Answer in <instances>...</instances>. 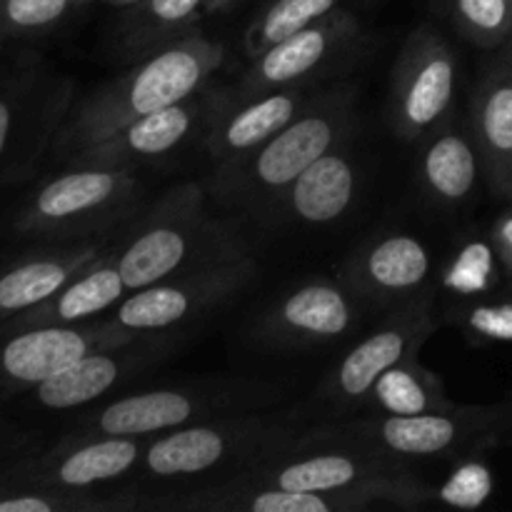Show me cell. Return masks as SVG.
<instances>
[{"label": "cell", "mask_w": 512, "mask_h": 512, "mask_svg": "<svg viewBox=\"0 0 512 512\" xmlns=\"http://www.w3.org/2000/svg\"><path fill=\"white\" fill-rule=\"evenodd\" d=\"M128 295L113 255H103L93 265L70 278L58 293L43 300L35 313L40 325H75L80 320L110 313ZM38 325V328H40Z\"/></svg>", "instance_id": "cb8c5ba5"}, {"label": "cell", "mask_w": 512, "mask_h": 512, "mask_svg": "<svg viewBox=\"0 0 512 512\" xmlns=\"http://www.w3.org/2000/svg\"><path fill=\"white\" fill-rule=\"evenodd\" d=\"M448 320L478 343H512V293L448 308Z\"/></svg>", "instance_id": "83f0119b"}, {"label": "cell", "mask_w": 512, "mask_h": 512, "mask_svg": "<svg viewBox=\"0 0 512 512\" xmlns=\"http://www.w3.org/2000/svg\"><path fill=\"white\" fill-rule=\"evenodd\" d=\"M105 3H108V5H113V8H120V10H125V8H130V5H135V3H138V0H105Z\"/></svg>", "instance_id": "836d02e7"}, {"label": "cell", "mask_w": 512, "mask_h": 512, "mask_svg": "<svg viewBox=\"0 0 512 512\" xmlns=\"http://www.w3.org/2000/svg\"><path fill=\"white\" fill-rule=\"evenodd\" d=\"M430 250L410 233H388L360 245L343 263L338 278L368 308L393 310L435 293Z\"/></svg>", "instance_id": "9a60e30c"}, {"label": "cell", "mask_w": 512, "mask_h": 512, "mask_svg": "<svg viewBox=\"0 0 512 512\" xmlns=\"http://www.w3.org/2000/svg\"><path fill=\"white\" fill-rule=\"evenodd\" d=\"M205 0H138L118 25V53L128 63L150 58L198 33Z\"/></svg>", "instance_id": "7402d4cb"}, {"label": "cell", "mask_w": 512, "mask_h": 512, "mask_svg": "<svg viewBox=\"0 0 512 512\" xmlns=\"http://www.w3.org/2000/svg\"><path fill=\"white\" fill-rule=\"evenodd\" d=\"M488 233L498 248L500 258H503L505 293H512V203L490 220Z\"/></svg>", "instance_id": "4dcf8cb0"}, {"label": "cell", "mask_w": 512, "mask_h": 512, "mask_svg": "<svg viewBox=\"0 0 512 512\" xmlns=\"http://www.w3.org/2000/svg\"><path fill=\"white\" fill-rule=\"evenodd\" d=\"M460 33L478 48L498 50L512 38V0H445Z\"/></svg>", "instance_id": "4316f807"}, {"label": "cell", "mask_w": 512, "mask_h": 512, "mask_svg": "<svg viewBox=\"0 0 512 512\" xmlns=\"http://www.w3.org/2000/svg\"><path fill=\"white\" fill-rule=\"evenodd\" d=\"M225 58V48L203 33H193L170 48L138 60L120 78L100 85L68 125L75 153L118 133L143 115L190 98L208 85Z\"/></svg>", "instance_id": "5b68a950"}, {"label": "cell", "mask_w": 512, "mask_h": 512, "mask_svg": "<svg viewBox=\"0 0 512 512\" xmlns=\"http://www.w3.org/2000/svg\"><path fill=\"white\" fill-rule=\"evenodd\" d=\"M360 35L363 28L353 13L333 10L250 58L248 70L230 90V98L250 100L270 90L310 85V80L333 68L358 43Z\"/></svg>", "instance_id": "7c38bea8"}, {"label": "cell", "mask_w": 512, "mask_h": 512, "mask_svg": "<svg viewBox=\"0 0 512 512\" xmlns=\"http://www.w3.org/2000/svg\"><path fill=\"white\" fill-rule=\"evenodd\" d=\"M128 293L195 270L218 268L250 255L233 218L210 210L200 183H183L160 195L113 253Z\"/></svg>", "instance_id": "6da1fadb"}, {"label": "cell", "mask_w": 512, "mask_h": 512, "mask_svg": "<svg viewBox=\"0 0 512 512\" xmlns=\"http://www.w3.org/2000/svg\"><path fill=\"white\" fill-rule=\"evenodd\" d=\"M10 125H13V113H10L8 105H5L3 100H0V155H3L5 143H8Z\"/></svg>", "instance_id": "1f68e13d"}, {"label": "cell", "mask_w": 512, "mask_h": 512, "mask_svg": "<svg viewBox=\"0 0 512 512\" xmlns=\"http://www.w3.org/2000/svg\"><path fill=\"white\" fill-rule=\"evenodd\" d=\"M458 60L448 40L423 23L408 35L393 63L388 113L398 138L418 143L453 120Z\"/></svg>", "instance_id": "9c48e42d"}, {"label": "cell", "mask_w": 512, "mask_h": 512, "mask_svg": "<svg viewBox=\"0 0 512 512\" xmlns=\"http://www.w3.org/2000/svg\"><path fill=\"white\" fill-rule=\"evenodd\" d=\"M73 0H5V18L23 30L48 28L60 20Z\"/></svg>", "instance_id": "f546056e"}, {"label": "cell", "mask_w": 512, "mask_h": 512, "mask_svg": "<svg viewBox=\"0 0 512 512\" xmlns=\"http://www.w3.org/2000/svg\"><path fill=\"white\" fill-rule=\"evenodd\" d=\"M373 505H385L373 490L350 493H308V490H283L275 485L255 483L243 475L210 480L203 485H188L170 490L163 498L140 500L138 510L163 512H358Z\"/></svg>", "instance_id": "5bb4252c"}, {"label": "cell", "mask_w": 512, "mask_h": 512, "mask_svg": "<svg viewBox=\"0 0 512 512\" xmlns=\"http://www.w3.org/2000/svg\"><path fill=\"white\" fill-rule=\"evenodd\" d=\"M470 133L490 193L512 203V38L500 45L470 95Z\"/></svg>", "instance_id": "e0dca14e"}, {"label": "cell", "mask_w": 512, "mask_h": 512, "mask_svg": "<svg viewBox=\"0 0 512 512\" xmlns=\"http://www.w3.org/2000/svg\"><path fill=\"white\" fill-rule=\"evenodd\" d=\"M258 275L253 255L218 268L175 275L125 295L105 323L133 335L183 333L205 315L238 298Z\"/></svg>", "instance_id": "ba28073f"}, {"label": "cell", "mask_w": 512, "mask_h": 512, "mask_svg": "<svg viewBox=\"0 0 512 512\" xmlns=\"http://www.w3.org/2000/svg\"><path fill=\"white\" fill-rule=\"evenodd\" d=\"M140 200L138 168L78 163L35 195L30 218L60 235H93L133 220Z\"/></svg>", "instance_id": "30bf717a"}, {"label": "cell", "mask_w": 512, "mask_h": 512, "mask_svg": "<svg viewBox=\"0 0 512 512\" xmlns=\"http://www.w3.org/2000/svg\"><path fill=\"white\" fill-rule=\"evenodd\" d=\"M505 290V268L488 230L468 233L450 250L438 273V288L448 298V308L495 298Z\"/></svg>", "instance_id": "603a6c76"}, {"label": "cell", "mask_w": 512, "mask_h": 512, "mask_svg": "<svg viewBox=\"0 0 512 512\" xmlns=\"http://www.w3.org/2000/svg\"><path fill=\"white\" fill-rule=\"evenodd\" d=\"M438 330L435 320V293L425 295L418 303L393 310L368 338L360 340L338 365L328 373V378L315 390L313 400L305 405V413L315 408L320 415L348 418L355 408H365L370 390L388 373L393 365L408 355L420 353L425 340Z\"/></svg>", "instance_id": "52a82bcc"}, {"label": "cell", "mask_w": 512, "mask_h": 512, "mask_svg": "<svg viewBox=\"0 0 512 512\" xmlns=\"http://www.w3.org/2000/svg\"><path fill=\"white\" fill-rule=\"evenodd\" d=\"M305 410L238 413L155 435L145 448L140 475L155 483L223 480L255 468L283 450L303 445L313 425Z\"/></svg>", "instance_id": "7a4b0ae2"}, {"label": "cell", "mask_w": 512, "mask_h": 512, "mask_svg": "<svg viewBox=\"0 0 512 512\" xmlns=\"http://www.w3.org/2000/svg\"><path fill=\"white\" fill-rule=\"evenodd\" d=\"M495 478L493 470L478 458H460L453 473L433 488V503L448 505L458 510H478L493 498Z\"/></svg>", "instance_id": "f1b7e54d"}, {"label": "cell", "mask_w": 512, "mask_h": 512, "mask_svg": "<svg viewBox=\"0 0 512 512\" xmlns=\"http://www.w3.org/2000/svg\"><path fill=\"white\" fill-rule=\"evenodd\" d=\"M75 3H78V0H75ZM80 3H83V0H80Z\"/></svg>", "instance_id": "e575fe53"}, {"label": "cell", "mask_w": 512, "mask_h": 512, "mask_svg": "<svg viewBox=\"0 0 512 512\" xmlns=\"http://www.w3.org/2000/svg\"><path fill=\"white\" fill-rule=\"evenodd\" d=\"M340 3L343 0H270L245 30V55L255 58L273 43L288 38L295 30L338 10Z\"/></svg>", "instance_id": "484cf974"}, {"label": "cell", "mask_w": 512, "mask_h": 512, "mask_svg": "<svg viewBox=\"0 0 512 512\" xmlns=\"http://www.w3.org/2000/svg\"><path fill=\"white\" fill-rule=\"evenodd\" d=\"M313 95L308 85L270 90L250 100H233L228 93L223 108L215 113L203 138L215 168L240 163L255 153L260 145L280 133L310 103Z\"/></svg>", "instance_id": "ac0fdd59"}, {"label": "cell", "mask_w": 512, "mask_h": 512, "mask_svg": "<svg viewBox=\"0 0 512 512\" xmlns=\"http://www.w3.org/2000/svg\"><path fill=\"white\" fill-rule=\"evenodd\" d=\"M228 90H198L180 103L168 105L158 113L143 115L118 133L78 150L75 160L85 165H138L158 163L178 150L188 148L198 135L208 133L215 113L223 108Z\"/></svg>", "instance_id": "4fadbf2b"}, {"label": "cell", "mask_w": 512, "mask_h": 512, "mask_svg": "<svg viewBox=\"0 0 512 512\" xmlns=\"http://www.w3.org/2000/svg\"><path fill=\"white\" fill-rule=\"evenodd\" d=\"M360 170L345 145L330 150L285 188L268 213L273 220L328 225L343 218L358 198Z\"/></svg>", "instance_id": "d6986e66"}, {"label": "cell", "mask_w": 512, "mask_h": 512, "mask_svg": "<svg viewBox=\"0 0 512 512\" xmlns=\"http://www.w3.org/2000/svg\"><path fill=\"white\" fill-rule=\"evenodd\" d=\"M150 438H123V435H85L50 460L45 483L63 490H93L98 485L118 483L143 465Z\"/></svg>", "instance_id": "ffe728a7"}, {"label": "cell", "mask_w": 512, "mask_h": 512, "mask_svg": "<svg viewBox=\"0 0 512 512\" xmlns=\"http://www.w3.org/2000/svg\"><path fill=\"white\" fill-rule=\"evenodd\" d=\"M423 143L418 180L425 195L433 203L448 205V208L465 203L483 175V163H480L473 133L448 120Z\"/></svg>", "instance_id": "44dd1931"}, {"label": "cell", "mask_w": 512, "mask_h": 512, "mask_svg": "<svg viewBox=\"0 0 512 512\" xmlns=\"http://www.w3.org/2000/svg\"><path fill=\"white\" fill-rule=\"evenodd\" d=\"M365 308L340 278L308 280L265 303L248 335L265 350L318 348L353 333Z\"/></svg>", "instance_id": "8fae6325"}, {"label": "cell", "mask_w": 512, "mask_h": 512, "mask_svg": "<svg viewBox=\"0 0 512 512\" xmlns=\"http://www.w3.org/2000/svg\"><path fill=\"white\" fill-rule=\"evenodd\" d=\"M320 443L360 445L390 460L470 458L512 440V398L490 405H450L423 415L335 418L310 428Z\"/></svg>", "instance_id": "277c9868"}, {"label": "cell", "mask_w": 512, "mask_h": 512, "mask_svg": "<svg viewBox=\"0 0 512 512\" xmlns=\"http://www.w3.org/2000/svg\"><path fill=\"white\" fill-rule=\"evenodd\" d=\"M180 348V333L138 335L113 348L90 350L58 375L35 388L40 403L50 410H73L95 403L123 388L145 370L158 365Z\"/></svg>", "instance_id": "2e32d148"}, {"label": "cell", "mask_w": 512, "mask_h": 512, "mask_svg": "<svg viewBox=\"0 0 512 512\" xmlns=\"http://www.w3.org/2000/svg\"><path fill=\"white\" fill-rule=\"evenodd\" d=\"M283 388L258 378H208L168 388L140 390L110 400L85 420L83 435L155 438L185 425L225 415L270 410L283 400Z\"/></svg>", "instance_id": "8992f818"}, {"label": "cell", "mask_w": 512, "mask_h": 512, "mask_svg": "<svg viewBox=\"0 0 512 512\" xmlns=\"http://www.w3.org/2000/svg\"><path fill=\"white\" fill-rule=\"evenodd\" d=\"M240 0H205V15H215V13H225L233 5H238Z\"/></svg>", "instance_id": "d6a6232c"}, {"label": "cell", "mask_w": 512, "mask_h": 512, "mask_svg": "<svg viewBox=\"0 0 512 512\" xmlns=\"http://www.w3.org/2000/svg\"><path fill=\"white\" fill-rule=\"evenodd\" d=\"M353 83L318 90L310 103L268 143L240 163L215 168L213 190L225 205L268 218L273 205L305 168L348 143L355 128Z\"/></svg>", "instance_id": "3957f363"}, {"label": "cell", "mask_w": 512, "mask_h": 512, "mask_svg": "<svg viewBox=\"0 0 512 512\" xmlns=\"http://www.w3.org/2000/svg\"><path fill=\"white\" fill-rule=\"evenodd\" d=\"M453 405L445 395V385L438 373L420 363L418 353L408 355L398 365L380 375L370 390L365 408L373 415H423L445 410Z\"/></svg>", "instance_id": "d4e9b609"}]
</instances>
